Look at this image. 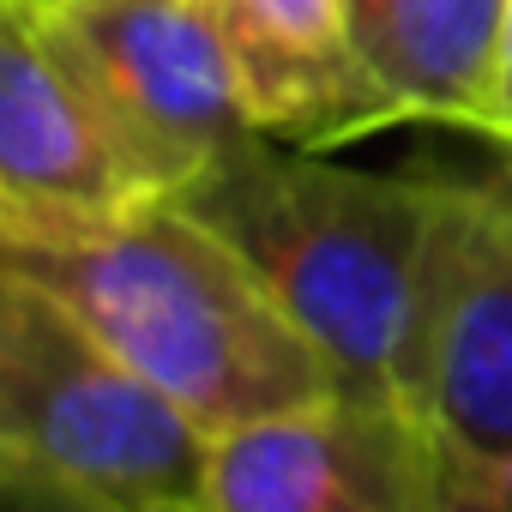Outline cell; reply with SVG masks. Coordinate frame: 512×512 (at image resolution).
<instances>
[{
  "mask_svg": "<svg viewBox=\"0 0 512 512\" xmlns=\"http://www.w3.org/2000/svg\"><path fill=\"white\" fill-rule=\"evenodd\" d=\"M0 260L73 308L205 434H235L344 392L266 278L175 199H145L37 241H0Z\"/></svg>",
  "mask_w": 512,
  "mask_h": 512,
  "instance_id": "6da1fadb",
  "label": "cell"
},
{
  "mask_svg": "<svg viewBox=\"0 0 512 512\" xmlns=\"http://www.w3.org/2000/svg\"><path fill=\"white\" fill-rule=\"evenodd\" d=\"M440 199L446 181L368 175L253 133L175 205L266 278L344 392L422 416V308Z\"/></svg>",
  "mask_w": 512,
  "mask_h": 512,
  "instance_id": "7a4b0ae2",
  "label": "cell"
},
{
  "mask_svg": "<svg viewBox=\"0 0 512 512\" xmlns=\"http://www.w3.org/2000/svg\"><path fill=\"white\" fill-rule=\"evenodd\" d=\"M211 446L175 398L127 368L43 284L7 272L0 284V464L55 476L67 488L205 512Z\"/></svg>",
  "mask_w": 512,
  "mask_h": 512,
  "instance_id": "3957f363",
  "label": "cell"
},
{
  "mask_svg": "<svg viewBox=\"0 0 512 512\" xmlns=\"http://www.w3.org/2000/svg\"><path fill=\"white\" fill-rule=\"evenodd\" d=\"M91 97L157 199L247 145L253 115L217 31L187 0H7Z\"/></svg>",
  "mask_w": 512,
  "mask_h": 512,
  "instance_id": "277c9868",
  "label": "cell"
},
{
  "mask_svg": "<svg viewBox=\"0 0 512 512\" xmlns=\"http://www.w3.org/2000/svg\"><path fill=\"white\" fill-rule=\"evenodd\" d=\"M205 512H458L452 452L416 410L332 392L217 434Z\"/></svg>",
  "mask_w": 512,
  "mask_h": 512,
  "instance_id": "5b68a950",
  "label": "cell"
},
{
  "mask_svg": "<svg viewBox=\"0 0 512 512\" xmlns=\"http://www.w3.org/2000/svg\"><path fill=\"white\" fill-rule=\"evenodd\" d=\"M422 416L458 458L512 452V181H446L422 308Z\"/></svg>",
  "mask_w": 512,
  "mask_h": 512,
  "instance_id": "8992f818",
  "label": "cell"
},
{
  "mask_svg": "<svg viewBox=\"0 0 512 512\" xmlns=\"http://www.w3.org/2000/svg\"><path fill=\"white\" fill-rule=\"evenodd\" d=\"M157 199L73 73L0 0V241L103 223Z\"/></svg>",
  "mask_w": 512,
  "mask_h": 512,
  "instance_id": "52a82bcc",
  "label": "cell"
},
{
  "mask_svg": "<svg viewBox=\"0 0 512 512\" xmlns=\"http://www.w3.org/2000/svg\"><path fill=\"white\" fill-rule=\"evenodd\" d=\"M217 31L247 115L266 139L332 145L374 133L392 115L350 43V0H187Z\"/></svg>",
  "mask_w": 512,
  "mask_h": 512,
  "instance_id": "ba28073f",
  "label": "cell"
},
{
  "mask_svg": "<svg viewBox=\"0 0 512 512\" xmlns=\"http://www.w3.org/2000/svg\"><path fill=\"white\" fill-rule=\"evenodd\" d=\"M512 0H350V43L392 115L500 139Z\"/></svg>",
  "mask_w": 512,
  "mask_h": 512,
  "instance_id": "9c48e42d",
  "label": "cell"
},
{
  "mask_svg": "<svg viewBox=\"0 0 512 512\" xmlns=\"http://www.w3.org/2000/svg\"><path fill=\"white\" fill-rule=\"evenodd\" d=\"M0 482H7V512H175V506H127V500H103L85 488H67L55 476L0 464Z\"/></svg>",
  "mask_w": 512,
  "mask_h": 512,
  "instance_id": "30bf717a",
  "label": "cell"
},
{
  "mask_svg": "<svg viewBox=\"0 0 512 512\" xmlns=\"http://www.w3.org/2000/svg\"><path fill=\"white\" fill-rule=\"evenodd\" d=\"M452 494H458V512H512V452H494V458L452 452Z\"/></svg>",
  "mask_w": 512,
  "mask_h": 512,
  "instance_id": "8fae6325",
  "label": "cell"
},
{
  "mask_svg": "<svg viewBox=\"0 0 512 512\" xmlns=\"http://www.w3.org/2000/svg\"><path fill=\"white\" fill-rule=\"evenodd\" d=\"M494 145L512 151V31H506V97H500V139Z\"/></svg>",
  "mask_w": 512,
  "mask_h": 512,
  "instance_id": "7c38bea8",
  "label": "cell"
}]
</instances>
